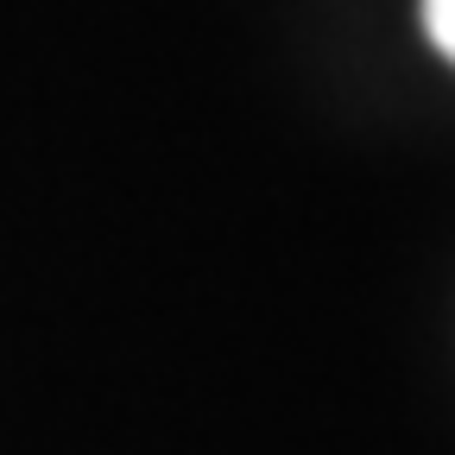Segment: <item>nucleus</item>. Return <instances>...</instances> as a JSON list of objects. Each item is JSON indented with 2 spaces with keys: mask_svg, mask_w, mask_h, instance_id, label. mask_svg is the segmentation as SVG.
<instances>
[{
  "mask_svg": "<svg viewBox=\"0 0 455 455\" xmlns=\"http://www.w3.org/2000/svg\"><path fill=\"white\" fill-rule=\"evenodd\" d=\"M424 20H430V38L455 57V0H424Z\"/></svg>",
  "mask_w": 455,
  "mask_h": 455,
  "instance_id": "nucleus-1",
  "label": "nucleus"
}]
</instances>
